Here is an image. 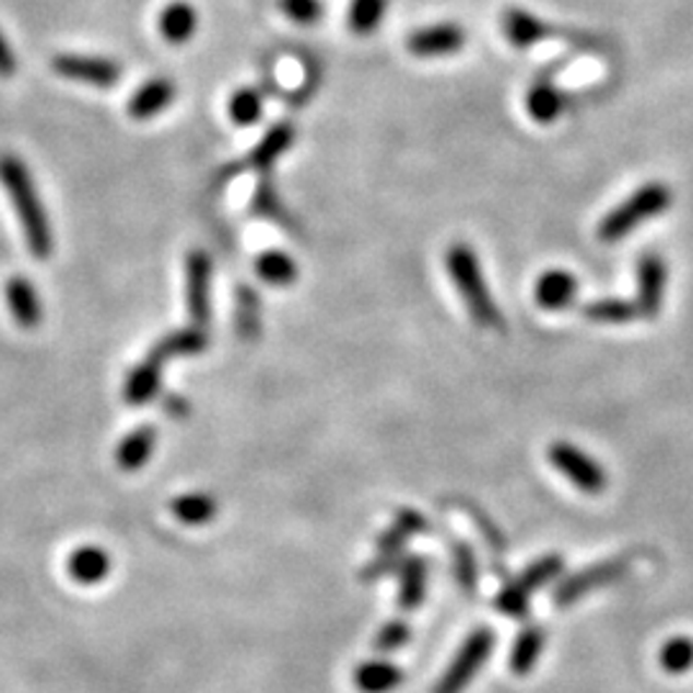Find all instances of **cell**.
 Wrapping results in <instances>:
<instances>
[{
    "mask_svg": "<svg viewBox=\"0 0 693 693\" xmlns=\"http://www.w3.org/2000/svg\"><path fill=\"white\" fill-rule=\"evenodd\" d=\"M257 296L252 291H239V331L245 337H255L260 329V319H257Z\"/></svg>",
    "mask_w": 693,
    "mask_h": 693,
    "instance_id": "obj_36",
    "label": "cell"
},
{
    "mask_svg": "<svg viewBox=\"0 0 693 693\" xmlns=\"http://www.w3.org/2000/svg\"><path fill=\"white\" fill-rule=\"evenodd\" d=\"M211 275L213 262L209 252L193 249L186 257V304L193 327L203 329L211 321Z\"/></svg>",
    "mask_w": 693,
    "mask_h": 693,
    "instance_id": "obj_7",
    "label": "cell"
},
{
    "mask_svg": "<svg viewBox=\"0 0 693 693\" xmlns=\"http://www.w3.org/2000/svg\"><path fill=\"white\" fill-rule=\"evenodd\" d=\"M162 365L157 357L146 355V360H142L134 371L129 373L127 386H124V398L131 403V407H144L150 403L160 390V380H162Z\"/></svg>",
    "mask_w": 693,
    "mask_h": 693,
    "instance_id": "obj_20",
    "label": "cell"
},
{
    "mask_svg": "<svg viewBox=\"0 0 693 693\" xmlns=\"http://www.w3.org/2000/svg\"><path fill=\"white\" fill-rule=\"evenodd\" d=\"M5 301H9L11 316L21 329H36L42 324L44 308L34 283L24 275H13L5 283Z\"/></svg>",
    "mask_w": 693,
    "mask_h": 693,
    "instance_id": "obj_14",
    "label": "cell"
},
{
    "mask_svg": "<svg viewBox=\"0 0 693 693\" xmlns=\"http://www.w3.org/2000/svg\"><path fill=\"white\" fill-rule=\"evenodd\" d=\"M670 205H673V190H670L666 183H645L643 188L634 190L624 203H619L616 209H611L607 216L601 219L596 234H599L603 245H616V242L630 237L634 228L647 224L650 219L662 216Z\"/></svg>",
    "mask_w": 693,
    "mask_h": 693,
    "instance_id": "obj_3",
    "label": "cell"
},
{
    "mask_svg": "<svg viewBox=\"0 0 693 693\" xmlns=\"http://www.w3.org/2000/svg\"><path fill=\"white\" fill-rule=\"evenodd\" d=\"M504 36L516 49H529L550 36V26L540 16L525 9H508L504 13Z\"/></svg>",
    "mask_w": 693,
    "mask_h": 693,
    "instance_id": "obj_16",
    "label": "cell"
},
{
    "mask_svg": "<svg viewBox=\"0 0 693 693\" xmlns=\"http://www.w3.org/2000/svg\"><path fill=\"white\" fill-rule=\"evenodd\" d=\"M291 144H293V127L291 124H278V127H272L268 134H265L262 142L255 146L252 157H249V165L257 169H270L272 165H275L280 154L291 150Z\"/></svg>",
    "mask_w": 693,
    "mask_h": 693,
    "instance_id": "obj_28",
    "label": "cell"
},
{
    "mask_svg": "<svg viewBox=\"0 0 693 693\" xmlns=\"http://www.w3.org/2000/svg\"><path fill=\"white\" fill-rule=\"evenodd\" d=\"M173 514L178 516L183 525L201 527L216 519L219 504L211 493H186L173 501Z\"/></svg>",
    "mask_w": 693,
    "mask_h": 693,
    "instance_id": "obj_27",
    "label": "cell"
},
{
    "mask_svg": "<svg viewBox=\"0 0 693 693\" xmlns=\"http://www.w3.org/2000/svg\"><path fill=\"white\" fill-rule=\"evenodd\" d=\"M493 647H496V634L489 626H478L470 637L462 643L460 650L449 662L445 673L434 685L432 693H462L466 685L478 676V670L483 668V662L489 660Z\"/></svg>",
    "mask_w": 693,
    "mask_h": 693,
    "instance_id": "obj_4",
    "label": "cell"
},
{
    "mask_svg": "<svg viewBox=\"0 0 693 693\" xmlns=\"http://www.w3.org/2000/svg\"><path fill=\"white\" fill-rule=\"evenodd\" d=\"M388 0H352L346 9V24L360 36L373 34L386 19Z\"/></svg>",
    "mask_w": 693,
    "mask_h": 693,
    "instance_id": "obj_30",
    "label": "cell"
},
{
    "mask_svg": "<svg viewBox=\"0 0 693 693\" xmlns=\"http://www.w3.org/2000/svg\"><path fill=\"white\" fill-rule=\"evenodd\" d=\"M16 70H19L16 55H13L11 44L5 42V36L0 34V78H11V75H16Z\"/></svg>",
    "mask_w": 693,
    "mask_h": 693,
    "instance_id": "obj_38",
    "label": "cell"
},
{
    "mask_svg": "<svg viewBox=\"0 0 693 693\" xmlns=\"http://www.w3.org/2000/svg\"><path fill=\"white\" fill-rule=\"evenodd\" d=\"M660 666L670 676H683L693 668V639L691 637H673L662 645Z\"/></svg>",
    "mask_w": 693,
    "mask_h": 693,
    "instance_id": "obj_32",
    "label": "cell"
},
{
    "mask_svg": "<svg viewBox=\"0 0 693 693\" xmlns=\"http://www.w3.org/2000/svg\"><path fill=\"white\" fill-rule=\"evenodd\" d=\"M542 650H544L542 626H527V630L516 637L512 655H508V668H512V673L521 678L532 673L537 662H540Z\"/></svg>",
    "mask_w": 693,
    "mask_h": 693,
    "instance_id": "obj_24",
    "label": "cell"
},
{
    "mask_svg": "<svg viewBox=\"0 0 693 693\" xmlns=\"http://www.w3.org/2000/svg\"><path fill=\"white\" fill-rule=\"evenodd\" d=\"M668 287V268L660 255H643L637 262V312L645 319L660 314Z\"/></svg>",
    "mask_w": 693,
    "mask_h": 693,
    "instance_id": "obj_11",
    "label": "cell"
},
{
    "mask_svg": "<svg viewBox=\"0 0 693 693\" xmlns=\"http://www.w3.org/2000/svg\"><path fill=\"white\" fill-rule=\"evenodd\" d=\"M445 268H447L449 280H453V285L457 287V293H460L462 304H466L468 314L473 316L478 327L483 329L504 327V316H501L498 312L496 298L491 296L475 249L466 245V242H457V245L447 247Z\"/></svg>",
    "mask_w": 693,
    "mask_h": 693,
    "instance_id": "obj_2",
    "label": "cell"
},
{
    "mask_svg": "<svg viewBox=\"0 0 693 693\" xmlns=\"http://www.w3.org/2000/svg\"><path fill=\"white\" fill-rule=\"evenodd\" d=\"M401 563H403L401 555H380L378 560H375V563H371V565L365 567L363 580H378L380 575L390 573L394 567H401Z\"/></svg>",
    "mask_w": 693,
    "mask_h": 693,
    "instance_id": "obj_37",
    "label": "cell"
},
{
    "mask_svg": "<svg viewBox=\"0 0 693 693\" xmlns=\"http://www.w3.org/2000/svg\"><path fill=\"white\" fill-rule=\"evenodd\" d=\"M403 683V670L390 660H365L355 670V685L363 693H390Z\"/></svg>",
    "mask_w": 693,
    "mask_h": 693,
    "instance_id": "obj_21",
    "label": "cell"
},
{
    "mask_svg": "<svg viewBox=\"0 0 693 693\" xmlns=\"http://www.w3.org/2000/svg\"><path fill=\"white\" fill-rule=\"evenodd\" d=\"M548 460L580 493L599 496L607 489V473H603L601 462L586 455L580 447L571 445V442H552L548 447Z\"/></svg>",
    "mask_w": 693,
    "mask_h": 693,
    "instance_id": "obj_5",
    "label": "cell"
},
{
    "mask_svg": "<svg viewBox=\"0 0 693 693\" xmlns=\"http://www.w3.org/2000/svg\"><path fill=\"white\" fill-rule=\"evenodd\" d=\"M175 101V83L167 78H154L146 80L144 85H139L134 95L127 103V110L131 119L137 121H150L162 110L173 106Z\"/></svg>",
    "mask_w": 693,
    "mask_h": 693,
    "instance_id": "obj_13",
    "label": "cell"
},
{
    "mask_svg": "<svg viewBox=\"0 0 693 693\" xmlns=\"http://www.w3.org/2000/svg\"><path fill=\"white\" fill-rule=\"evenodd\" d=\"M0 186L9 193L13 211H16L21 228H24L28 252L39 257V260H47L51 247H55L49 216L44 211L39 190L34 186L26 162L16 157V154H0Z\"/></svg>",
    "mask_w": 693,
    "mask_h": 693,
    "instance_id": "obj_1",
    "label": "cell"
},
{
    "mask_svg": "<svg viewBox=\"0 0 693 693\" xmlns=\"http://www.w3.org/2000/svg\"><path fill=\"white\" fill-rule=\"evenodd\" d=\"M578 296V278L563 268L544 270L535 283V301L544 312H565Z\"/></svg>",
    "mask_w": 693,
    "mask_h": 693,
    "instance_id": "obj_12",
    "label": "cell"
},
{
    "mask_svg": "<svg viewBox=\"0 0 693 693\" xmlns=\"http://www.w3.org/2000/svg\"><path fill=\"white\" fill-rule=\"evenodd\" d=\"M424 529H426V519L416 512V508H401V512L396 514L394 525L380 535L378 552L380 555H401L411 537L422 535Z\"/></svg>",
    "mask_w": 693,
    "mask_h": 693,
    "instance_id": "obj_19",
    "label": "cell"
},
{
    "mask_svg": "<svg viewBox=\"0 0 693 693\" xmlns=\"http://www.w3.org/2000/svg\"><path fill=\"white\" fill-rule=\"evenodd\" d=\"M563 573V557L560 555H544L527 567L514 584H508L504 591L498 594L496 607L501 614L506 616H525L529 609V599L535 591H540L542 586H548L550 580H555Z\"/></svg>",
    "mask_w": 693,
    "mask_h": 693,
    "instance_id": "obj_6",
    "label": "cell"
},
{
    "mask_svg": "<svg viewBox=\"0 0 693 693\" xmlns=\"http://www.w3.org/2000/svg\"><path fill=\"white\" fill-rule=\"evenodd\" d=\"M280 5H283L285 16L301 26H312L321 19L319 0H280Z\"/></svg>",
    "mask_w": 693,
    "mask_h": 693,
    "instance_id": "obj_35",
    "label": "cell"
},
{
    "mask_svg": "<svg viewBox=\"0 0 693 693\" xmlns=\"http://www.w3.org/2000/svg\"><path fill=\"white\" fill-rule=\"evenodd\" d=\"M209 346V337H205L203 329L198 327H188L180 331H173L165 339H160L157 344L152 346L150 355L157 357L160 363H167L173 357H186V355H198Z\"/></svg>",
    "mask_w": 693,
    "mask_h": 693,
    "instance_id": "obj_23",
    "label": "cell"
},
{
    "mask_svg": "<svg viewBox=\"0 0 693 693\" xmlns=\"http://www.w3.org/2000/svg\"><path fill=\"white\" fill-rule=\"evenodd\" d=\"M51 70L72 83H85L93 87H114L121 80V64L108 57L91 55H57L51 60Z\"/></svg>",
    "mask_w": 693,
    "mask_h": 693,
    "instance_id": "obj_8",
    "label": "cell"
},
{
    "mask_svg": "<svg viewBox=\"0 0 693 693\" xmlns=\"http://www.w3.org/2000/svg\"><path fill=\"white\" fill-rule=\"evenodd\" d=\"M68 571H70L72 578L78 580V584L95 586V584H101V580L108 578L110 557H108L106 550L87 544V548H80V550L72 552Z\"/></svg>",
    "mask_w": 693,
    "mask_h": 693,
    "instance_id": "obj_22",
    "label": "cell"
},
{
    "mask_svg": "<svg viewBox=\"0 0 693 693\" xmlns=\"http://www.w3.org/2000/svg\"><path fill=\"white\" fill-rule=\"evenodd\" d=\"M255 270L262 283H268L272 287H287L298 280L296 260L287 252H280V249H268V252L257 257Z\"/></svg>",
    "mask_w": 693,
    "mask_h": 693,
    "instance_id": "obj_25",
    "label": "cell"
},
{
    "mask_svg": "<svg viewBox=\"0 0 693 693\" xmlns=\"http://www.w3.org/2000/svg\"><path fill=\"white\" fill-rule=\"evenodd\" d=\"M453 565H455V578H457V584H460L462 591L475 594V588H478V563H475L473 550H470L468 544L455 542Z\"/></svg>",
    "mask_w": 693,
    "mask_h": 693,
    "instance_id": "obj_33",
    "label": "cell"
},
{
    "mask_svg": "<svg viewBox=\"0 0 693 693\" xmlns=\"http://www.w3.org/2000/svg\"><path fill=\"white\" fill-rule=\"evenodd\" d=\"M409 639H411V626L407 622H401V619H394V622L383 624L380 632L375 634V650L383 655L396 653L401 650Z\"/></svg>",
    "mask_w": 693,
    "mask_h": 693,
    "instance_id": "obj_34",
    "label": "cell"
},
{
    "mask_svg": "<svg viewBox=\"0 0 693 693\" xmlns=\"http://www.w3.org/2000/svg\"><path fill=\"white\" fill-rule=\"evenodd\" d=\"M228 116L237 127H255L262 119V95L255 87H239L228 98Z\"/></svg>",
    "mask_w": 693,
    "mask_h": 693,
    "instance_id": "obj_31",
    "label": "cell"
},
{
    "mask_svg": "<svg viewBox=\"0 0 693 693\" xmlns=\"http://www.w3.org/2000/svg\"><path fill=\"white\" fill-rule=\"evenodd\" d=\"M626 565H630L626 563V557H611V560H603V563L586 567V571L565 578L563 584L555 588L552 599H555V603H560V607H571V603L580 601L584 596L596 591V588L609 586L622 578V575L626 573Z\"/></svg>",
    "mask_w": 693,
    "mask_h": 693,
    "instance_id": "obj_9",
    "label": "cell"
},
{
    "mask_svg": "<svg viewBox=\"0 0 693 693\" xmlns=\"http://www.w3.org/2000/svg\"><path fill=\"white\" fill-rule=\"evenodd\" d=\"M584 314L586 319H591L596 324H611V327H624V324H630L639 316L637 304L622 298L591 301V304H586Z\"/></svg>",
    "mask_w": 693,
    "mask_h": 693,
    "instance_id": "obj_29",
    "label": "cell"
},
{
    "mask_svg": "<svg viewBox=\"0 0 693 693\" xmlns=\"http://www.w3.org/2000/svg\"><path fill=\"white\" fill-rule=\"evenodd\" d=\"M525 106H527L529 119L540 124V127H550V124H555L560 116L565 114L567 98L565 93L552 83H537L529 87Z\"/></svg>",
    "mask_w": 693,
    "mask_h": 693,
    "instance_id": "obj_17",
    "label": "cell"
},
{
    "mask_svg": "<svg viewBox=\"0 0 693 693\" xmlns=\"http://www.w3.org/2000/svg\"><path fill=\"white\" fill-rule=\"evenodd\" d=\"M154 445H157V430H154L152 424L137 426V430L127 434V437L121 439V445L116 447V462H119V468L127 470V473H134V470L144 468L146 462H150Z\"/></svg>",
    "mask_w": 693,
    "mask_h": 693,
    "instance_id": "obj_18",
    "label": "cell"
},
{
    "mask_svg": "<svg viewBox=\"0 0 693 693\" xmlns=\"http://www.w3.org/2000/svg\"><path fill=\"white\" fill-rule=\"evenodd\" d=\"M468 34L460 24H432L419 28V32L409 34L407 49L411 55L419 57V60H439V57L457 55L462 47H466Z\"/></svg>",
    "mask_w": 693,
    "mask_h": 693,
    "instance_id": "obj_10",
    "label": "cell"
},
{
    "mask_svg": "<svg viewBox=\"0 0 693 693\" xmlns=\"http://www.w3.org/2000/svg\"><path fill=\"white\" fill-rule=\"evenodd\" d=\"M401 594H398V607L403 611H414L424 601L426 594V560L411 555L401 563Z\"/></svg>",
    "mask_w": 693,
    "mask_h": 693,
    "instance_id": "obj_26",
    "label": "cell"
},
{
    "mask_svg": "<svg viewBox=\"0 0 693 693\" xmlns=\"http://www.w3.org/2000/svg\"><path fill=\"white\" fill-rule=\"evenodd\" d=\"M157 28L167 44H175V47L188 44L198 28V11L188 0H173L160 11Z\"/></svg>",
    "mask_w": 693,
    "mask_h": 693,
    "instance_id": "obj_15",
    "label": "cell"
}]
</instances>
